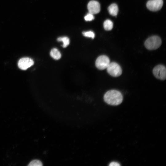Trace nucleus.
<instances>
[{
    "instance_id": "5",
    "label": "nucleus",
    "mask_w": 166,
    "mask_h": 166,
    "mask_svg": "<svg viewBox=\"0 0 166 166\" xmlns=\"http://www.w3.org/2000/svg\"><path fill=\"white\" fill-rule=\"evenodd\" d=\"M153 73L158 79L164 80L166 78V69L165 67L162 65L156 66L153 69Z\"/></svg>"
},
{
    "instance_id": "2",
    "label": "nucleus",
    "mask_w": 166,
    "mask_h": 166,
    "mask_svg": "<svg viewBox=\"0 0 166 166\" xmlns=\"http://www.w3.org/2000/svg\"><path fill=\"white\" fill-rule=\"evenodd\" d=\"M161 40L159 37L154 36L148 38L144 42L145 47L150 50L157 49L161 44Z\"/></svg>"
},
{
    "instance_id": "11",
    "label": "nucleus",
    "mask_w": 166,
    "mask_h": 166,
    "mask_svg": "<svg viewBox=\"0 0 166 166\" xmlns=\"http://www.w3.org/2000/svg\"><path fill=\"white\" fill-rule=\"evenodd\" d=\"M104 29L106 30H111L113 26V23L110 20L107 19L103 23Z\"/></svg>"
},
{
    "instance_id": "9",
    "label": "nucleus",
    "mask_w": 166,
    "mask_h": 166,
    "mask_svg": "<svg viewBox=\"0 0 166 166\" xmlns=\"http://www.w3.org/2000/svg\"><path fill=\"white\" fill-rule=\"evenodd\" d=\"M108 10L109 14L113 16H116L118 12V8L117 5L113 3L109 6Z\"/></svg>"
},
{
    "instance_id": "13",
    "label": "nucleus",
    "mask_w": 166,
    "mask_h": 166,
    "mask_svg": "<svg viewBox=\"0 0 166 166\" xmlns=\"http://www.w3.org/2000/svg\"><path fill=\"white\" fill-rule=\"evenodd\" d=\"M29 166H42V162L37 160H35L31 161L28 165Z\"/></svg>"
},
{
    "instance_id": "3",
    "label": "nucleus",
    "mask_w": 166,
    "mask_h": 166,
    "mask_svg": "<svg viewBox=\"0 0 166 166\" xmlns=\"http://www.w3.org/2000/svg\"><path fill=\"white\" fill-rule=\"evenodd\" d=\"M106 69L108 73L113 77H119L122 73V70L120 65L114 62L110 63Z\"/></svg>"
},
{
    "instance_id": "14",
    "label": "nucleus",
    "mask_w": 166,
    "mask_h": 166,
    "mask_svg": "<svg viewBox=\"0 0 166 166\" xmlns=\"http://www.w3.org/2000/svg\"><path fill=\"white\" fill-rule=\"evenodd\" d=\"M83 35L85 37L89 38H91L93 39L95 37V34L92 31H88L83 32L82 33Z\"/></svg>"
},
{
    "instance_id": "1",
    "label": "nucleus",
    "mask_w": 166,
    "mask_h": 166,
    "mask_svg": "<svg viewBox=\"0 0 166 166\" xmlns=\"http://www.w3.org/2000/svg\"><path fill=\"white\" fill-rule=\"evenodd\" d=\"M104 99L105 102L109 105H117L122 103L123 97L119 91L111 90L105 93L104 96Z\"/></svg>"
},
{
    "instance_id": "4",
    "label": "nucleus",
    "mask_w": 166,
    "mask_h": 166,
    "mask_svg": "<svg viewBox=\"0 0 166 166\" xmlns=\"http://www.w3.org/2000/svg\"><path fill=\"white\" fill-rule=\"evenodd\" d=\"M110 63L109 57L106 55H102L97 58L95 62V65L98 69L104 70L107 68Z\"/></svg>"
},
{
    "instance_id": "7",
    "label": "nucleus",
    "mask_w": 166,
    "mask_h": 166,
    "mask_svg": "<svg viewBox=\"0 0 166 166\" xmlns=\"http://www.w3.org/2000/svg\"><path fill=\"white\" fill-rule=\"evenodd\" d=\"M34 61L32 59L29 57H25L21 58L18 62V66L19 69L26 70L32 66Z\"/></svg>"
},
{
    "instance_id": "8",
    "label": "nucleus",
    "mask_w": 166,
    "mask_h": 166,
    "mask_svg": "<svg viewBox=\"0 0 166 166\" xmlns=\"http://www.w3.org/2000/svg\"><path fill=\"white\" fill-rule=\"evenodd\" d=\"M87 8L89 13L93 14L98 13L100 11V5L97 1L92 0L88 3Z\"/></svg>"
},
{
    "instance_id": "16",
    "label": "nucleus",
    "mask_w": 166,
    "mask_h": 166,
    "mask_svg": "<svg viewBox=\"0 0 166 166\" xmlns=\"http://www.w3.org/2000/svg\"><path fill=\"white\" fill-rule=\"evenodd\" d=\"M109 165V166H120V165L117 162H113L111 163Z\"/></svg>"
},
{
    "instance_id": "6",
    "label": "nucleus",
    "mask_w": 166,
    "mask_h": 166,
    "mask_svg": "<svg viewBox=\"0 0 166 166\" xmlns=\"http://www.w3.org/2000/svg\"><path fill=\"white\" fill-rule=\"evenodd\" d=\"M163 4V0H150L147 2L146 6L150 10L156 11L161 9Z\"/></svg>"
},
{
    "instance_id": "12",
    "label": "nucleus",
    "mask_w": 166,
    "mask_h": 166,
    "mask_svg": "<svg viewBox=\"0 0 166 166\" xmlns=\"http://www.w3.org/2000/svg\"><path fill=\"white\" fill-rule=\"evenodd\" d=\"M57 41L58 42H63L62 47L64 48L67 47L70 42L69 38L66 37H59L57 38Z\"/></svg>"
},
{
    "instance_id": "15",
    "label": "nucleus",
    "mask_w": 166,
    "mask_h": 166,
    "mask_svg": "<svg viewBox=\"0 0 166 166\" xmlns=\"http://www.w3.org/2000/svg\"><path fill=\"white\" fill-rule=\"evenodd\" d=\"M94 17L93 14L89 13H88L84 17L85 20L86 21H91L94 19Z\"/></svg>"
},
{
    "instance_id": "10",
    "label": "nucleus",
    "mask_w": 166,
    "mask_h": 166,
    "mask_svg": "<svg viewBox=\"0 0 166 166\" xmlns=\"http://www.w3.org/2000/svg\"><path fill=\"white\" fill-rule=\"evenodd\" d=\"M50 53L51 56L55 60H58L61 58V57L60 52L56 48L52 49Z\"/></svg>"
}]
</instances>
